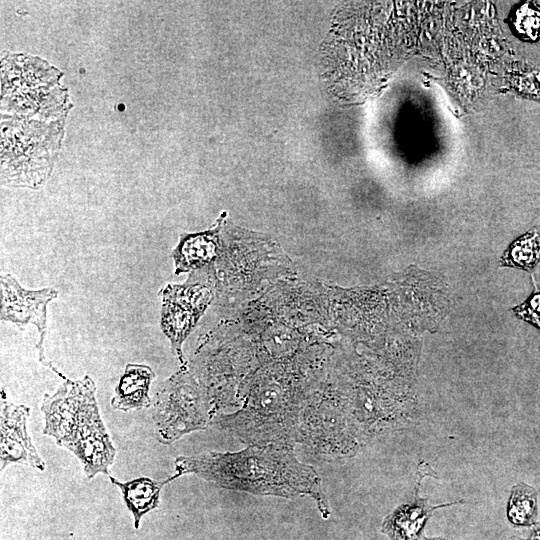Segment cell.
Listing matches in <instances>:
<instances>
[{"instance_id": "12", "label": "cell", "mask_w": 540, "mask_h": 540, "mask_svg": "<svg viewBox=\"0 0 540 540\" xmlns=\"http://www.w3.org/2000/svg\"><path fill=\"white\" fill-rule=\"evenodd\" d=\"M109 479L120 489L124 503L134 517L136 529L139 528L142 516L158 507L161 490L170 482L168 478L156 481L149 477L120 482L110 475Z\"/></svg>"}, {"instance_id": "9", "label": "cell", "mask_w": 540, "mask_h": 540, "mask_svg": "<svg viewBox=\"0 0 540 540\" xmlns=\"http://www.w3.org/2000/svg\"><path fill=\"white\" fill-rule=\"evenodd\" d=\"M417 474L418 482L414 490L413 499L408 503L398 506L387 515L382 522L381 531L390 540H449L442 537H426L423 533L424 526L435 510L452 506L462 501L435 506L429 504L428 498H421L418 495L420 481L426 473L419 470Z\"/></svg>"}, {"instance_id": "17", "label": "cell", "mask_w": 540, "mask_h": 540, "mask_svg": "<svg viewBox=\"0 0 540 540\" xmlns=\"http://www.w3.org/2000/svg\"><path fill=\"white\" fill-rule=\"evenodd\" d=\"M518 540H540V529L535 530L528 539Z\"/></svg>"}, {"instance_id": "10", "label": "cell", "mask_w": 540, "mask_h": 540, "mask_svg": "<svg viewBox=\"0 0 540 540\" xmlns=\"http://www.w3.org/2000/svg\"><path fill=\"white\" fill-rule=\"evenodd\" d=\"M156 375L150 366L128 363L120 377L111 399L114 409L129 411L143 409L152 405L149 396L150 386Z\"/></svg>"}, {"instance_id": "4", "label": "cell", "mask_w": 540, "mask_h": 540, "mask_svg": "<svg viewBox=\"0 0 540 540\" xmlns=\"http://www.w3.org/2000/svg\"><path fill=\"white\" fill-rule=\"evenodd\" d=\"M152 406L157 440L165 445L207 429L215 417L208 392L187 367L158 386Z\"/></svg>"}, {"instance_id": "7", "label": "cell", "mask_w": 540, "mask_h": 540, "mask_svg": "<svg viewBox=\"0 0 540 540\" xmlns=\"http://www.w3.org/2000/svg\"><path fill=\"white\" fill-rule=\"evenodd\" d=\"M1 283V320L23 326L34 325L39 333L36 344L40 363L51 369L63 380L68 379L58 371L45 356L44 343L47 334V305L57 298L58 291L54 288L27 290L10 274L2 275Z\"/></svg>"}, {"instance_id": "14", "label": "cell", "mask_w": 540, "mask_h": 540, "mask_svg": "<svg viewBox=\"0 0 540 540\" xmlns=\"http://www.w3.org/2000/svg\"><path fill=\"white\" fill-rule=\"evenodd\" d=\"M539 261L540 236L537 232L530 231L509 246L501 259V264L530 271Z\"/></svg>"}, {"instance_id": "6", "label": "cell", "mask_w": 540, "mask_h": 540, "mask_svg": "<svg viewBox=\"0 0 540 540\" xmlns=\"http://www.w3.org/2000/svg\"><path fill=\"white\" fill-rule=\"evenodd\" d=\"M190 277L184 284H168L159 292L162 296L161 329L182 367H187L182 345L212 297L210 274L203 276L195 272Z\"/></svg>"}, {"instance_id": "3", "label": "cell", "mask_w": 540, "mask_h": 540, "mask_svg": "<svg viewBox=\"0 0 540 540\" xmlns=\"http://www.w3.org/2000/svg\"><path fill=\"white\" fill-rule=\"evenodd\" d=\"M43 434L72 452L81 462L87 478L109 476L116 449L101 418L94 380H64L53 394H45L41 405Z\"/></svg>"}, {"instance_id": "16", "label": "cell", "mask_w": 540, "mask_h": 540, "mask_svg": "<svg viewBox=\"0 0 540 540\" xmlns=\"http://www.w3.org/2000/svg\"><path fill=\"white\" fill-rule=\"evenodd\" d=\"M515 314L540 329V292H534L524 303L514 308Z\"/></svg>"}, {"instance_id": "13", "label": "cell", "mask_w": 540, "mask_h": 540, "mask_svg": "<svg viewBox=\"0 0 540 540\" xmlns=\"http://www.w3.org/2000/svg\"><path fill=\"white\" fill-rule=\"evenodd\" d=\"M507 517L514 525L531 526L536 523L537 492L532 486L519 482L512 487Z\"/></svg>"}, {"instance_id": "5", "label": "cell", "mask_w": 540, "mask_h": 540, "mask_svg": "<svg viewBox=\"0 0 540 540\" xmlns=\"http://www.w3.org/2000/svg\"><path fill=\"white\" fill-rule=\"evenodd\" d=\"M297 444L322 459L350 454L357 446L345 409L337 394L326 388L308 390L301 412Z\"/></svg>"}, {"instance_id": "11", "label": "cell", "mask_w": 540, "mask_h": 540, "mask_svg": "<svg viewBox=\"0 0 540 540\" xmlns=\"http://www.w3.org/2000/svg\"><path fill=\"white\" fill-rule=\"evenodd\" d=\"M219 227L195 234L181 236L172 251L175 273L180 274L211 263L218 253Z\"/></svg>"}, {"instance_id": "15", "label": "cell", "mask_w": 540, "mask_h": 540, "mask_svg": "<svg viewBox=\"0 0 540 540\" xmlns=\"http://www.w3.org/2000/svg\"><path fill=\"white\" fill-rule=\"evenodd\" d=\"M513 25L523 39H540V8L530 2L522 4L515 11Z\"/></svg>"}, {"instance_id": "2", "label": "cell", "mask_w": 540, "mask_h": 540, "mask_svg": "<svg viewBox=\"0 0 540 540\" xmlns=\"http://www.w3.org/2000/svg\"><path fill=\"white\" fill-rule=\"evenodd\" d=\"M307 393L287 369L263 370L241 394L238 409L216 415L211 426L247 445L294 448Z\"/></svg>"}, {"instance_id": "8", "label": "cell", "mask_w": 540, "mask_h": 540, "mask_svg": "<svg viewBox=\"0 0 540 540\" xmlns=\"http://www.w3.org/2000/svg\"><path fill=\"white\" fill-rule=\"evenodd\" d=\"M0 408V470L10 464H25L44 471L46 464L39 455L27 430L30 408L8 401L1 389Z\"/></svg>"}, {"instance_id": "1", "label": "cell", "mask_w": 540, "mask_h": 540, "mask_svg": "<svg viewBox=\"0 0 540 540\" xmlns=\"http://www.w3.org/2000/svg\"><path fill=\"white\" fill-rule=\"evenodd\" d=\"M174 463L176 473L170 481L193 474L216 487L257 496H309L323 518L330 515L321 478L311 465L299 461L292 447L248 445L235 452L178 456Z\"/></svg>"}]
</instances>
